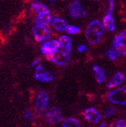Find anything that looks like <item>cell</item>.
<instances>
[{
	"instance_id": "11",
	"label": "cell",
	"mask_w": 126,
	"mask_h": 127,
	"mask_svg": "<svg viewBox=\"0 0 126 127\" xmlns=\"http://www.w3.org/2000/svg\"><path fill=\"white\" fill-rule=\"evenodd\" d=\"M60 47V41L57 40H53L44 42L42 44L40 50L43 54L48 55L56 52V50H59Z\"/></svg>"
},
{
	"instance_id": "13",
	"label": "cell",
	"mask_w": 126,
	"mask_h": 127,
	"mask_svg": "<svg viewBox=\"0 0 126 127\" xmlns=\"http://www.w3.org/2000/svg\"><path fill=\"white\" fill-rule=\"evenodd\" d=\"M52 21V16L50 10L39 13L36 18V23L42 26H48Z\"/></svg>"
},
{
	"instance_id": "29",
	"label": "cell",
	"mask_w": 126,
	"mask_h": 127,
	"mask_svg": "<svg viewBox=\"0 0 126 127\" xmlns=\"http://www.w3.org/2000/svg\"><path fill=\"white\" fill-rule=\"evenodd\" d=\"M50 2H55V1H57V0H49Z\"/></svg>"
},
{
	"instance_id": "22",
	"label": "cell",
	"mask_w": 126,
	"mask_h": 127,
	"mask_svg": "<svg viewBox=\"0 0 126 127\" xmlns=\"http://www.w3.org/2000/svg\"><path fill=\"white\" fill-rule=\"evenodd\" d=\"M115 108L114 106H108V107H106L105 108V109L104 111V115L105 117H111L115 115Z\"/></svg>"
},
{
	"instance_id": "19",
	"label": "cell",
	"mask_w": 126,
	"mask_h": 127,
	"mask_svg": "<svg viewBox=\"0 0 126 127\" xmlns=\"http://www.w3.org/2000/svg\"><path fill=\"white\" fill-rule=\"evenodd\" d=\"M31 6H32V9L38 14L49 11L48 6L45 4L39 2L38 0H33L32 2V4H31Z\"/></svg>"
},
{
	"instance_id": "23",
	"label": "cell",
	"mask_w": 126,
	"mask_h": 127,
	"mask_svg": "<svg viewBox=\"0 0 126 127\" xmlns=\"http://www.w3.org/2000/svg\"><path fill=\"white\" fill-rule=\"evenodd\" d=\"M108 127H126V120L117 119L115 121H113Z\"/></svg>"
},
{
	"instance_id": "7",
	"label": "cell",
	"mask_w": 126,
	"mask_h": 127,
	"mask_svg": "<svg viewBox=\"0 0 126 127\" xmlns=\"http://www.w3.org/2000/svg\"><path fill=\"white\" fill-rule=\"evenodd\" d=\"M69 15L71 18L78 19L87 16V12L83 9L79 0H74L69 5Z\"/></svg>"
},
{
	"instance_id": "30",
	"label": "cell",
	"mask_w": 126,
	"mask_h": 127,
	"mask_svg": "<svg viewBox=\"0 0 126 127\" xmlns=\"http://www.w3.org/2000/svg\"><path fill=\"white\" fill-rule=\"evenodd\" d=\"M96 1H99V0H96Z\"/></svg>"
},
{
	"instance_id": "6",
	"label": "cell",
	"mask_w": 126,
	"mask_h": 127,
	"mask_svg": "<svg viewBox=\"0 0 126 127\" xmlns=\"http://www.w3.org/2000/svg\"><path fill=\"white\" fill-rule=\"evenodd\" d=\"M49 105V95L48 94L44 92V91H40L37 97L36 98V103H35V108L37 114L42 116L43 115L44 112L48 108Z\"/></svg>"
},
{
	"instance_id": "9",
	"label": "cell",
	"mask_w": 126,
	"mask_h": 127,
	"mask_svg": "<svg viewBox=\"0 0 126 127\" xmlns=\"http://www.w3.org/2000/svg\"><path fill=\"white\" fill-rule=\"evenodd\" d=\"M46 121L50 124H56L62 120V112L60 108L53 107L45 115Z\"/></svg>"
},
{
	"instance_id": "15",
	"label": "cell",
	"mask_w": 126,
	"mask_h": 127,
	"mask_svg": "<svg viewBox=\"0 0 126 127\" xmlns=\"http://www.w3.org/2000/svg\"><path fill=\"white\" fill-rule=\"evenodd\" d=\"M93 71L95 76V79L98 84H102L106 80V74L102 67L98 65L93 66Z\"/></svg>"
},
{
	"instance_id": "14",
	"label": "cell",
	"mask_w": 126,
	"mask_h": 127,
	"mask_svg": "<svg viewBox=\"0 0 126 127\" xmlns=\"http://www.w3.org/2000/svg\"><path fill=\"white\" fill-rule=\"evenodd\" d=\"M51 26L52 27L58 32H64L66 30L67 26V22L60 17H54L52 19L51 21Z\"/></svg>"
},
{
	"instance_id": "28",
	"label": "cell",
	"mask_w": 126,
	"mask_h": 127,
	"mask_svg": "<svg viewBox=\"0 0 126 127\" xmlns=\"http://www.w3.org/2000/svg\"><path fill=\"white\" fill-rule=\"evenodd\" d=\"M98 127H108V126L106 123H100Z\"/></svg>"
},
{
	"instance_id": "12",
	"label": "cell",
	"mask_w": 126,
	"mask_h": 127,
	"mask_svg": "<svg viewBox=\"0 0 126 127\" xmlns=\"http://www.w3.org/2000/svg\"><path fill=\"white\" fill-rule=\"evenodd\" d=\"M125 80V75L120 71H117L112 75L107 83V88L108 89H113L120 85Z\"/></svg>"
},
{
	"instance_id": "18",
	"label": "cell",
	"mask_w": 126,
	"mask_h": 127,
	"mask_svg": "<svg viewBox=\"0 0 126 127\" xmlns=\"http://www.w3.org/2000/svg\"><path fill=\"white\" fill-rule=\"evenodd\" d=\"M62 127H81L78 119L74 117H66L61 120Z\"/></svg>"
},
{
	"instance_id": "3",
	"label": "cell",
	"mask_w": 126,
	"mask_h": 127,
	"mask_svg": "<svg viewBox=\"0 0 126 127\" xmlns=\"http://www.w3.org/2000/svg\"><path fill=\"white\" fill-rule=\"evenodd\" d=\"M46 59L48 61L54 63L61 67L67 66L71 61L70 53H68L64 50H57L56 52L46 55Z\"/></svg>"
},
{
	"instance_id": "16",
	"label": "cell",
	"mask_w": 126,
	"mask_h": 127,
	"mask_svg": "<svg viewBox=\"0 0 126 127\" xmlns=\"http://www.w3.org/2000/svg\"><path fill=\"white\" fill-rule=\"evenodd\" d=\"M102 23L105 29L110 32H114L115 29V20L112 16V14L107 13L102 20Z\"/></svg>"
},
{
	"instance_id": "10",
	"label": "cell",
	"mask_w": 126,
	"mask_h": 127,
	"mask_svg": "<svg viewBox=\"0 0 126 127\" xmlns=\"http://www.w3.org/2000/svg\"><path fill=\"white\" fill-rule=\"evenodd\" d=\"M84 116L88 123L92 124H96L99 123L101 119V114L98 109L94 107H90L86 109L84 112Z\"/></svg>"
},
{
	"instance_id": "20",
	"label": "cell",
	"mask_w": 126,
	"mask_h": 127,
	"mask_svg": "<svg viewBox=\"0 0 126 127\" xmlns=\"http://www.w3.org/2000/svg\"><path fill=\"white\" fill-rule=\"evenodd\" d=\"M105 56L108 58L110 61H115L117 60L118 58V53L116 50L114 48H111L109 50H108L105 53Z\"/></svg>"
},
{
	"instance_id": "27",
	"label": "cell",
	"mask_w": 126,
	"mask_h": 127,
	"mask_svg": "<svg viewBox=\"0 0 126 127\" xmlns=\"http://www.w3.org/2000/svg\"><path fill=\"white\" fill-rule=\"evenodd\" d=\"M40 58H36V60H34L32 62V64H31V67H36L40 64Z\"/></svg>"
},
{
	"instance_id": "26",
	"label": "cell",
	"mask_w": 126,
	"mask_h": 127,
	"mask_svg": "<svg viewBox=\"0 0 126 127\" xmlns=\"http://www.w3.org/2000/svg\"><path fill=\"white\" fill-rule=\"evenodd\" d=\"M77 50L79 53H84L87 50V47L84 45V44H80V45L77 46Z\"/></svg>"
},
{
	"instance_id": "2",
	"label": "cell",
	"mask_w": 126,
	"mask_h": 127,
	"mask_svg": "<svg viewBox=\"0 0 126 127\" xmlns=\"http://www.w3.org/2000/svg\"><path fill=\"white\" fill-rule=\"evenodd\" d=\"M107 99L116 105H126V88H115L107 94Z\"/></svg>"
},
{
	"instance_id": "4",
	"label": "cell",
	"mask_w": 126,
	"mask_h": 127,
	"mask_svg": "<svg viewBox=\"0 0 126 127\" xmlns=\"http://www.w3.org/2000/svg\"><path fill=\"white\" fill-rule=\"evenodd\" d=\"M32 31L35 40L38 43L46 42L51 36V30L47 26L36 24L33 27Z\"/></svg>"
},
{
	"instance_id": "8",
	"label": "cell",
	"mask_w": 126,
	"mask_h": 127,
	"mask_svg": "<svg viewBox=\"0 0 126 127\" xmlns=\"http://www.w3.org/2000/svg\"><path fill=\"white\" fill-rule=\"evenodd\" d=\"M34 78L40 82H50L53 80V76L50 71H47L42 65L38 64L36 67Z\"/></svg>"
},
{
	"instance_id": "21",
	"label": "cell",
	"mask_w": 126,
	"mask_h": 127,
	"mask_svg": "<svg viewBox=\"0 0 126 127\" xmlns=\"http://www.w3.org/2000/svg\"><path fill=\"white\" fill-rule=\"evenodd\" d=\"M65 32L67 34H77L80 32V30L79 27L73 26V25H67Z\"/></svg>"
},
{
	"instance_id": "24",
	"label": "cell",
	"mask_w": 126,
	"mask_h": 127,
	"mask_svg": "<svg viewBox=\"0 0 126 127\" xmlns=\"http://www.w3.org/2000/svg\"><path fill=\"white\" fill-rule=\"evenodd\" d=\"M23 116L26 119H29V120H33L35 119V116H34V114L33 113V112H31L29 109L25 110V112H23Z\"/></svg>"
},
{
	"instance_id": "1",
	"label": "cell",
	"mask_w": 126,
	"mask_h": 127,
	"mask_svg": "<svg viewBox=\"0 0 126 127\" xmlns=\"http://www.w3.org/2000/svg\"><path fill=\"white\" fill-rule=\"evenodd\" d=\"M104 31V27L103 23L96 20L91 22L85 30V36L88 43L91 44L98 43Z\"/></svg>"
},
{
	"instance_id": "17",
	"label": "cell",
	"mask_w": 126,
	"mask_h": 127,
	"mask_svg": "<svg viewBox=\"0 0 126 127\" xmlns=\"http://www.w3.org/2000/svg\"><path fill=\"white\" fill-rule=\"evenodd\" d=\"M59 41H60L61 49L71 54V43H72L71 38L70 36H67V35H63V36H61L60 37Z\"/></svg>"
},
{
	"instance_id": "5",
	"label": "cell",
	"mask_w": 126,
	"mask_h": 127,
	"mask_svg": "<svg viewBox=\"0 0 126 127\" xmlns=\"http://www.w3.org/2000/svg\"><path fill=\"white\" fill-rule=\"evenodd\" d=\"M112 46L118 55L125 56L126 54V31H122L115 36Z\"/></svg>"
},
{
	"instance_id": "25",
	"label": "cell",
	"mask_w": 126,
	"mask_h": 127,
	"mask_svg": "<svg viewBox=\"0 0 126 127\" xmlns=\"http://www.w3.org/2000/svg\"><path fill=\"white\" fill-rule=\"evenodd\" d=\"M114 7H115V2L114 0H108V14H112L114 12Z\"/></svg>"
}]
</instances>
